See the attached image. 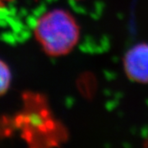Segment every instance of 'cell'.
I'll return each instance as SVG.
<instances>
[{"label": "cell", "mask_w": 148, "mask_h": 148, "mask_svg": "<svg viewBox=\"0 0 148 148\" xmlns=\"http://www.w3.org/2000/svg\"><path fill=\"white\" fill-rule=\"evenodd\" d=\"M12 72L9 66L0 58V96L5 95L12 83Z\"/></svg>", "instance_id": "3"}, {"label": "cell", "mask_w": 148, "mask_h": 148, "mask_svg": "<svg viewBox=\"0 0 148 148\" xmlns=\"http://www.w3.org/2000/svg\"><path fill=\"white\" fill-rule=\"evenodd\" d=\"M13 0H0V9L5 8L7 4L10 3L11 2H12Z\"/></svg>", "instance_id": "4"}, {"label": "cell", "mask_w": 148, "mask_h": 148, "mask_svg": "<svg viewBox=\"0 0 148 148\" xmlns=\"http://www.w3.org/2000/svg\"><path fill=\"white\" fill-rule=\"evenodd\" d=\"M75 1H81V0H75Z\"/></svg>", "instance_id": "5"}, {"label": "cell", "mask_w": 148, "mask_h": 148, "mask_svg": "<svg viewBox=\"0 0 148 148\" xmlns=\"http://www.w3.org/2000/svg\"><path fill=\"white\" fill-rule=\"evenodd\" d=\"M34 36L46 55L64 57L77 47L81 38V27L74 16L64 8H53L37 18Z\"/></svg>", "instance_id": "1"}, {"label": "cell", "mask_w": 148, "mask_h": 148, "mask_svg": "<svg viewBox=\"0 0 148 148\" xmlns=\"http://www.w3.org/2000/svg\"><path fill=\"white\" fill-rule=\"evenodd\" d=\"M123 69L130 81L148 84V43H138L127 49L123 58Z\"/></svg>", "instance_id": "2"}]
</instances>
